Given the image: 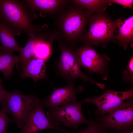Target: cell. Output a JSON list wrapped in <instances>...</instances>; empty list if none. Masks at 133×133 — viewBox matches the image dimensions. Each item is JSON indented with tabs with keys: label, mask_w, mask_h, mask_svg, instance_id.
Returning <instances> with one entry per match:
<instances>
[{
	"label": "cell",
	"mask_w": 133,
	"mask_h": 133,
	"mask_svg": "<svg viewBox=\"0 0 133 133\" xmlns=\"http://www.w3.org/2000/svg\"><path fill=\"white\" fill-rule=\"evenodd\" d=\"M41 100L27 117L20 133H37L50 129H57L65 133H72L65 129L52 125L45 114Z\"/></svg>",
	"instance_id": "9"
},
{
	"label": "cell",
	"mask_w": 133,
	"mask_h": 133,
	"mask_svg": "<svg viewBox=\"0 0 133 133\" xmlns=\"http://www.w3.org/2000/svg\"><path fill=\"white\" fill-rule=\"evenodd\" d=\"M37 17L23 0H0V20L17 29L25 32L27 34L45 29L43 26L33 24V21Z\"/></svg>",
	"instance_id": "2"
},
{
	"label": "cell",
	"mask_w": 133,
	"mask_h": 133,
	"mask_svg": "<svg viewBox=\"0 0 133 133\" xmlns=\"http://www.w3.org/2000/svg\"><path fill=\"white\" fill-rule=\"evenodd\" d=\"M47 60L34 57L22 67V71L18 75L22 79L30 77L35 83L39 80H47L46 76V63Z\"/></svg>",
	"instance_id": "14"
},
{
	"label": "cell",
	"mask_w": 133,
	"mask_h": 133,
	"mask_svg": "<svg viewBox=\"0 0 133 133\" xmlns=\"http://www.w3.org/2000/svg\"><path fill=\"white\" fill-rule=\"evenodd\" d=\"M3 81L2 79H0V102H1L5 100L8 92L2 86V83Z\"/></svg>",
	"instance_id": "24"
},
{
	"label": "cell",
	"mask_w": 133,
	"mask_h": 133,
	"mask_svg": "<svg viewBox=\"0 0 133 133\" xmlns=\"http://www.w3.org/2000/svg\"><path fill=\"white\" fill-rule=\"evenodd\" d=\"M59 42L60 56L57 64V68L60 75L66 80L69 81L75 79H80L96 84L101 88L103 85L90 79L82 71L81 66L75 51L68 48L60 38Z\"/></svg>",
	"instance_id": "6"
},
{
	"label": "cell",
	"mask_w": 133,
	"mask_h": 133,
	"mask_svg": "<svg viewBox=\"0 0 133 133\" xmlns=\"http://www.w3.org/2000/svg\"><path fill=\"white\" fill-rule=\"evenodd\" d=\"M83 88H76L73 82L69 81L66 86L60 88L53 87L52 93L44 100L42 101L43 106L49 109L65 105L77 101V93L81 92Z\"/></svg>",
	"instance_id": "11"
},
{
	"label": "cell",
	"mask_w": 133,
	"mask_h": 133,
	"mask_svg": "<svg viewBox=\"0 0 133 133\" xmlns=\"http://www.w3.org/2000/svg\"><path fill=\"white\" fill-rule=\"evenodd\" d=\"M89 27L81 41L85 45H103L114 40L117 27L114 21L103 13L92 15Z\"/></svg>",
	"instance_id": "3"
},
{
	"label": "cell",
	"mask_w": 133,
	"mask_h": 133,
	"mask_svg": "<svg viewBox=\"0 0 133 133\" xmlns=\"http://www.w3.org/2000/svg\"><path fill=\"white\" fill-rule=\"evenodd\" d=\"M19 59V56L13 52L0 50V71L5 78H10L13 74L14 67L18 63Z\"/></svg>",
	"instance_id": "17"
},
{
	"label": "cell",
	"mask_w": 133,
	"mask_h": 133,
	"mask_svg": "<svg viewBox=\"0 0 133 133\" xmlns=\"http://www.w3.org/2000/svg\"><path fill=\"white\" fill-rule=\"evenodd\" d=\"M22 32L0 20V50L12 52L17 51L20 53L22 48L17 43L15 36L19 35Z\"/></svg>",
	"instance_id": "13"
},
{
	"label": "cell",
	"mask_w": 133,
	"mask_h": 133,
	"mask_svg": "<svg viewBox=\"0 0 133 133\" xmlns=\"http://www.w3.org/2000/svg\"><path fill=\"white\" fill-rule=\"evenodd\" d=\"M108 5L116 3L119 4L124 7H128L133 9V0H107Z\"/></svg>",
	"instance_id": "23"
},
{
	"label": "cell",
	"mask_w": 133,
	"mask_h": 133,
	"mask_svg": "<svg viewBox=\"0 0 133 133\" xmlns=\"http://www.w3.org/2000/svg\"><path fill=\"white\" fill-rule=\"evenodd\" d=\"M83 102H71L60 107L49 109L47 117L50 123L56 126L62 123L75 130L80 124H88L90 120L83 116L81 110Z\"/></svg>",
	"instance_id": "5"
},
{
	"label": "cell",
	"mask_w": 133,
	"mask_h": 133,
	"mask_svg": "<svg viewBox=\"0 0 133 133\" xmlns=\"http://www.w3.org/2000/svg\"><path fill=\"white\" fill-rule=\"evenodd\" d=\"M91 15L79 5L68 6L59 12L54 23L58 30L59 38L70 48H75L85 33Z\"/></svg>",
	"instance_id": "1"
},
{
	"label": "cell",
	"mask_w": 133,
	"mask_h": 133,
	"mask_svg": "<svg viewBox=\"0 0 133 133\" xmlns=\"http://www.w3.org/2000/svg\"><path fill=\"white\" fill-rule=\"evenodd\" d=\"M1 103L2 106L0 111V133H7L8 125L10 122H13V120L8 116L4 101Z\"/></svg>",
	"instance_id": "20"
},
{
	"label": "cell",
	"mask_w": 133,
	"mask_h": 133,
	"mask_svg": "<svg viewBox=\"0 0 133 133\" xmlns=\"http://www.w3.org/2000/svg\"><path fill=\"white\" fill-rule=\"evenodd\" d=\"M71 3L79 5L92 15L94 13H104L108 4L107 0H71Z\"/></svg>",
	"instance_id": "18"
},
{
	"label": "cell",
	"mask_w": 133,
	"mask_h": 133,
	"mask_svg": "<svg viewBox=\"0 0 133 133\" xmlns=\"http://www.w3.org/2000/svg\"><path fill=\"white\" fill-rule=\"evenodd\" d=\"M130 99L124 100L108 115L101 116L100 121L102 126L120 131L128 132L133 124V104Z\"/></svg>",
	"instance_id": "7"
},
{
	"label": "cell",
	"mask_w": 133,
	"mask_h": 133,
	"mask_svg": "<svg viewBox=\"0 0 133 133\" xmlns=\"http://www.w3.org/2000/svg\"><path fill=\"white\" fill-rule=\"evenodd\" d=\"M133 95V88L123 92L109 89L98 97L87 98L84 101L95 105L97 108L96 114L102 116L106 113L110 114L113 112L123 101L132 98Z\"/></svg>",
	"instance_id": "8"
},
{
	"label": "cell",
	"mask_w": 133,
	"mask_h": 133,
	"mask_svg": "<svg viewBox=\"0 0 133 133\" xmlns=\"http://www.w3.org/2000/svg\"><path fill=\"white\" fill-rule=\"evenodd\" d=\"M78 133H108L102 130L96 122L91 119L86 129L79 131Z\"/></svg>",
	"instance_id": "21"
},
{
	"label": "cell",
	"mask_w": 133,
	"mask_h": 133,
	"mask_svg": "<svg viewBox=\"0 0 133 133\" xmlns=\"http://www.w3.org/2000/svg\"><path fill=\"white\" fill-rule=\"evenodd\" d=\"M27 35L28 41L20 53L19 61L17 65L18 69H21L26 63L34 56L35 48L36 44L40 41L46 38V36L44 34L36 35V33H30Z\"/></svg>",
	"instance_id": "16"
},
{
	"label": "cell",
	"mask_w": 133,
	"mask_h": 133,
	"mask_svg": "<svg viewBox=\"0 0 133 133\" xmlns=\"http://www.w3.org/2000/svg\"><path fill=\"white\" fill-rule=\"evenodd\" d=\"M41 101L33 95H24L16 90L8 92L4 101L7 113L12 115L13 123L20 129L29 114Z\"/></svg>",
	"instance_id": "4"
},
{
	"label": "cell",
	"mask_w": 133,
	"mask_h": 133,
	"mask_svg": "<svg viewBox=\"0 0 133 133\" xmlns=\"http://www.w3.org/2000/svg\"><path fill=\"white\" fill-rule=\"evenodd\" d=\"M126 133H133V131H132L131 132H128Z\"/></svg>",
	"instance_id": "25"
},
{
	"label": "cell",
	"mask_w": 133,
	"mask_h": 133,
	"mask_svg": "<svg viewBox=\"0 0 133 133\" xmlns=\"http://www.w3.org/2000/svg\"><path fill=\"white\" fill-rule=\"evenodd\" d=\"M30 11L35 13L36 11L53 16L67 7L70 0H23Z\"/></svg>",
	"instance_id": "12"
},
{
	"label": "cell",
	"mask_w": 133,
	"mask_h": 133,
	"mask_svg": "<svg viewBox=\"0 0 133 133\" xmlns=\"http://www.w3.org/2000/svg\"><path fill=\"white\" fill-rule=\"evenodd\" d=\"M75 48L74 51L81 66L91 73H102L104 72L107 62L106 57L99 54L94 49L87 45Z\"/></svg>",
	"instance_id": "10"
},
{
	"label": "cell",
	"mask_w": 133,
	"mask_h": 133,
	"mask_svg": "<svg viewBox=\"0 0 133 133\" xmlns=\"http://www.w3.org/2000/svg\"><path fill=\"white\" fill-rule=\"evenodd\" d=\"M133 58H131L127 67V69L123 72V79L124 80L130 82L131 83L133 82Z\"/></svg>",
	"instance_id": "22"
},
{
	"label": "cell",
	"mask_w": 133,
	"mask_h": 133,
	"mask_svg": "<svg viewBox=\"0 0 133 133\" xmlns=\"http://www.w3.org/2000/svg\"><path fill=\"white\" fill-rule=\"evenodd\" d=\"M43 39L36 44L34 50V57L46 60L50 57L51 53L50 45L49 42Z\"/></svg>",
	"instance_id": "19"
},
{
	"label": "cell",
	"mask_w": 133,
	"mask_h": 133,
	"mask_svg": "<svg viewBox=\"0 0 133 133\" xmlns=\"http://www.w3.org/2000/svg\"><path fill=\"white\" fill-rule=\"evenodd\" d=\"M114 21L119 31L118 34L114 36V40L126 48L128 45L133 42V16L124 20L120 18Z\"/></svg>",
	"instance_id": "15"
}]
</instances>
